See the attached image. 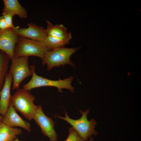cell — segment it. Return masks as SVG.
<instances>
[{
    "instance_id": "obj_11",
    "label": "cell",
    "mask_w": 141,
    "mask_h": 141,
    "mask_svg": "<svg viewBox=\"0 0 141 141\" xmlns=\"http://www.w3.org/2000/svg\"><path fill=\"white\" fill-rule=\"evenodd\" d=\"M12 75L8 72L5 78L4 83L0 91V114L3 116L11 102L12 95L10 93Z\"/></svg>"
},
{
    "instance_id": "obj_10",
    "label": "cell",
    "mask_w": 141,
    "mask_h": 141,
    "mask_svg": "<svg viewBox=\"0 0 141 141\" xmlns=\"http://www.w3.org/2000/svg\"><path fill=\"white\" fill-rule=\"evenodd\" d=\"M2 121L11 127H19L24 128L28 132L31 131L29 123L24 120L19 115L11 103L4 115L2 116Z\"/></svg>"
},
{
    "instance_id": "obj_21",
    "label": "cell",
    "mask_w": 141,
    "mask_h": 141,
    "mask_svg": "<svg viewBox=\"0 0 141 141\" xmlns=\"http://www.w3.org/2000/svg\"><path fill=\"white\" fill-rule=\"evenodd\" d=\"M89 141H93V139L92 138H90Z\"/></svg>"
},
{
    "instance_id": "obj_7",
    "label": "cell",
    "mask_w": 141,
    "mask_h": 141,
    "mask_svg": "<svg viewBox=\"0 0 141 141\" xmlns=\"http://www.w3.org/2000/svg\"><path fill=\"white\" fill-rule=\"evenodd\" d=\"M33 119L44 136L48 137L50 141H57V134L54 129L55 122L51 118L44 114L41 105H38Z\"/></svg>"
},
{
    "instance_id": "obj_22",
    "label": "cell",
    "mask_w": 141,
    "mask_h": 141,
    "mask_svg": "<svg viewBox=\"0 0 141 141\" xmlns=\"http://www.w3.org/2000/svg\"><path fill=\"white\" fill-rule=\"evenodd\" d=\"M14 141H20L17 138L16 139H15Z\"/></svg>"
},
{
    "instance_id": "obj_23",
    "label": "cell",
    "mask_w": 141,
    "mask_h": 141,
    "mask_svg": "<svg viewBox=\"0 0 141 141\" xmlns=\"http://www.w3.org/2000/svg\"><path fill=\"white\" fill-rule=\"evenodd\" d=\"M127 74H128V75H129V76H130L131 75V74L129 72H128L127 73Z\"/></svg>"
},
{
    "instance_id": "obj_17",
    "label": "cell",
    "mask_w": 141,
    "mask_h": 141,
    "mask_svg": "<svg viewBox=\"0 0 141 141\" xmlns=\"http://www.w3.org/2000/svg\"><path fill=\"white\" fill-rule=\"evenodd\" d=\"M69 135L65 141H84L77 132L72 127L68 130Z\"/></svg>"
},
{
    "instance_id": "obj_15",
    "label": "cell",
    "mask_w": 141,
    "mask_h": 141,
    "mask_svg": "<svg viewBox=\"0 0 141 141\" xmlns=\"http://www.w3.org/2000/svg\"><path fill=\"white\" fill-rule=\"evenodd\" d=\"M10 60V59L6 54L0 50V91L3 87L5 77L8 73Z\"/></svg>"
},
{
    "instance_id": "obj_12",
    "label": "cell",
    "mask_w": 141,
    "mask_h": 141,
    "mask_svg": "<svg viewBox=\"0 0 141 141\" xmlns=\"http://www.w3.org/2000/svg\"><path fill=\"white\" fill-rule=\"evenodd\" d=\"M4 7L2 12L11 13L16 15L21 18L26 19L27 14L25 8L20 4L17 0H3Z\"/></svg>"
},
{
    "instance_id": "obj_14",
    "label": "cell",
    "mask_w": 141,
    "mask_h": 141,
    "mask_svg": "<svg viewBox=\"0 0 141 141\" xmlns=\"http://www.w3.org/2000/svg\"><path fill=\"white\" fill-rule=\"evenodd\" d=\"M71 38L70 32H68L64 36L60 37L47 36L43 42L47 47L51 50L64 47L69 43Z\"/></svg>"
},
{
    "instance_id": "obj_2",
    "label": "cell",
    "mask_w": 141,
    "mask_h": 141,
    "mask_svg": "<svg viewBox=\"0 0 141 141\" xmlns=\"http://www.w3.org/2000/svg\"><path fill=\"white\" fill-rule=\"evenodd\" d=\"M50 50L43 41L32 40L19 36L15 47L14 56H35L42 59Z\"/></svg>"
},
{
    "instance_id": "obj_16",
    "label": "cell",
    "mask_w": 141,
    "mask_h": 141,
    "mask_svg": "<svg viewBox=\"0 0 141 141\" xmlns=\"http://www.w3.org/2000/svg\"><path fill=\"white\" fill-rule=\"evenodd\" d=\"M47 28L46 29L48 36L54 37H60L68 32L67 28L62 24L54 25L50 22L46 21Z\"/></svg>"
},
{
    "instance_id": "obj_5",
    "label": "cell",
    "mask_w": 141,
    "mask_h": 141,
    "mask_svg": "<svg viewBox=\"0 0 141 141\" xmlns=\"http://www.w3.org/2000/svg\"><path fill=\"white\" fill-rule=\"evenodd\" d=\"M79 112L82 115L79 119L74 120L68 116L67 113L65 114V117H63L59 115L55 116L56 117L63 119L71 125L74 129L77 132L84 141H87L88 138L92 135H96L97 132L95 128L97 122L94 119L89 120L87 118L89 109L84 111L80 110Z\"/></svg>"
},
{
    "instance_id": "obj_20",
    "label": "cell",
    "mask_w": 141,
    "mask_h": 141,
    "mask_svg": "<svg viewBox=\"0 0 141 141\" xmlns=\"http://www.w3.org/2000/svg\"><path fill=\"white\" fill-rule=\"evenodd\" d=\"M2 119V116L0 114V122L1 121Z\"/></svg>"
},
{
    "instance_id": "obj_13",
    "label": "cell",
    "mask_w": 141,
    "mask_h": 141,
    "mask_svg": "<svg viewBox=\"0 0 141 141\" xmlns=\"http://www.w3.org/2000/svg\"><path fill=\"white\" fill-rule=\"evenodd\" d=\"M22 133L21 128L11 127L0 122V141H14Z\"/></svg>"
},
{
    "instance_id": "obj_19",
    "label": "cell",
    "mask_w": 141,
    "mask_h": 141,
    "mask_svg": "<svg viewBox=\"0 0 141 141\" xmlns=\"http://www.w3.org/2000/svg\"><path fill=\"white\" fill-rule=\"evenodd\" d=\"M8 28L5 21L2 16H0V31L5 30Z\"/></svg>"
},
{
    "instance_id": "obj_18",
    "label": "cell",
    "mask_w": 141,
    "mask_h": 141,
    "mask_svg": "<svg viewBox=\"0 0 141 141\" xmlns=\"http://www.w3.org/2000/svg\"><path fill=\"white\" fill-rule=\"evenodd\" d=\"M2 16L3 17L8 28H13L14 26L13 23V17L14 15L8 12H2Z\"/></svg>"
},
{
    "instance_id": "obj_3",
    "label": "cell",
    "mask_w": 141,
    "mask_h": 141,
    "mask_svg": "<svg viewBox=\"0 0 141 141\" xmlns=\"http://www.w3.org/2000/svg\"><path fill=\"white\" fill-rule=\"evenodd\" d=\"M32 71V77L30 81L24 84L23 88L28 91L35 88L43 86H50L57 87L59 92L62 91L63 89L69 90L72 93L74 92V88L71 85V82L73 79V76H70L65 79L57 80H53L44 78L38 75L35 72V66L34 64L30 66Z\"/></svg>"
},
{
    "instance_id": "obj_1",
    "label": "cell",
    "mask_w": 141,
    "mask_h": 141,
    "mask_svg": "<svg viewBox=\"0 0 141 141\" xmlns=\"http://www.w3.org/2000/svg\"><path fill=\"white\" fill-rule=\"evenodd\" d=\"M35 97L29 91L19 89L12 95L11 103L16 111L29 120L33 119L38 106L33 103Z\"/></svg>"
},
{
    "instance_id": "obj_6",
    "label": "cell",
    "mask_w": 141,
    "mask_h": 141,
    "mask_svg": "<svg viewBox=\"0 0 141 141\" xmlns=\"http://www.w3.org/2000/svg\"><path fill=\"white\" fill-rule=\"evenodd\" d=\"M28 56H14L9 72L13 78L12 89L17 90L21 83L26 78L32 75V73L28 65Z\"/></svg>"
},
{
    "instance_id": "obj_4",
    "label": "cell",
    "mask_w": 141,
    "mask_h": 141,
    "mask_svg": "<svg viewBox=\"0 0 141 141\" xmlns=\"http://www.w3.org/2000/svg\"><path fill=\"white\" fill-rule=\"evenodd\" d=\"M79 47L67 48L64 47L49 51L42 59L43 66L46 64L47 69L51 70L55 67H58L68 64L75 66L70 60L71 56L79 49Z\"/></svg>"
},
{
    "instance_id": "obj_8",
    "label": "cell",
    "mask_w": 141,
    "mask_h": 141,
    "mask_svg": "<svg viewBox=\"0 0 141 141\" xmlns=\"http://www.w3.org/2000/svg\"><path fill=\"white\" fill-rule=\"evenodd\" d=\"M19 37L13 28L0 31V50L6 54L10 60L14 56V49Z\"/></svg>"
},
{
    "instance_id": "obj_9",
    "label": "cell",
    "mask_w": 141,
    "mask_h": 141,
    "mask_svg": "<svg viewBox=\"0 0 141 141\" xmlns=\"http://www.w3.org/2000/svg\"><path fill=\"white\" fill-rule=\"evenodd\" d=\"M27 28L14 26L13 30L19 36L30 39L43 41L48 36L46 29L32 23L27 24Z\"/></svg>"
}]
</instances>
